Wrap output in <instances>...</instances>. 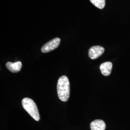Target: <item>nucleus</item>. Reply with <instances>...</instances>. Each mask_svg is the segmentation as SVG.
<instances>
[{"mask_svg": "<svg viewBox=\"0 0 130 130\" xmlns=\"http://www.w3.org/2000/svg\"><path fill=\"white\" fill-rule=\"evenodd\" d=\"M106 125L105 122L101 120H96L93 121L90 124L91 130H105Z\"/></svg>", "mask_w": 130, "mask_h": 130, "instance_id": "6", "label": "nucleus"}, {"mask_svg": "<svg viewBox=\"0 0 130 130\" xmlns=\"http://www.w3.org/2000/svg\"><path fill=\"white\" fill-rule=\"evenodd\" d=\"M104 51L105 49L103 47L93 46L90 48L89 50V56L92 59H95L102 56Z\"/></svg>", "mask_w": 130, "mask_h": 130, "instance_id": "4", "label": "nucleus"}, {"mask_svg": "<svg viewBox=\"0 0 130 130\" xmlns=\"http://www.w3.org/2000/svg\"><path fill=\"white\" fill-rule=\"evenodd\" d=\"M94 6L99 9H103L105 6V0H90Z\"/></svg>", "mask_w": 130, "mask_h": 130, "instance_id": "8", "label": "nucleus"}, {"mask_svg": "<svg viewBox=\"0 0 130 130\" xmlns=\"http://www.w3.org/2000/svg\"><path fill=\"white\" fill-rule=\"evenodd\" d=\"M57 92L58 96L61 101L66 102L68 100L70 94V84L66 76L60 77L57 82Z\"/></svg>", "mask_w": 130, "mask_h": 130, "instance_id": "1", "label": "nucleus"}, {"mask_svg": "<svg viewBox=\"0 0 130 130\" xmlns=\"http://www.w3.org/2000/svg\"><path fill=\"white\" fill-rule=\"evenodd\" d=\"M112 69V64L110 62H106L100 66V70L103 75L107 76L110 74Z\"/></svg>", "mask_w": 130, "mask_h": 130, "instance_id": "7", "label": "nucleus"}, {"mask_svg": "<svg viewBox=\"0 0 130 130\" xmlns=\"http://www.w3.org/2000/svg\"><path fill=\"white\" fill-rule=\"evenodd\" d=\"M60 42V39L59 38H55L48 42L42 47L41 51L44 53L53 51L58 47Z\"/></svg>", "mask_w": 130, "mask_h": 130, "instance_id": "3", "label": "nucleus"}, {"mask_svg": "<svg viewBox=\"0 0 130 130\" xmlns=\"http://www.w3.org/2000/svg\"><path fill=\"white\" fill-rule=\"evenodd\" d=\"M7 69L13 73H17L19 72L22 68V63L20 61H17L14 63L8 62L6 64Z\"/></svg>", "mask_w": 130, "mask_h": 130, "instance_id": "5", "label": "nucleus"}, {"mask_svg": "<svg viewBox=\"0 0 130 130\" xmlns=\"http://www.w3.org/2000/svg\"><path fill=\"white\" fill-rule=\"evenodd\" d=\"M22 106L24 109L28 112L35 121L40 120V117L37 107L32 99L29 98H25L22 101Z\"/></svg>", "mask_w": 130, "mask_h": 130, "instance_id": "2", "label": "nucleus"}]
</instances>
